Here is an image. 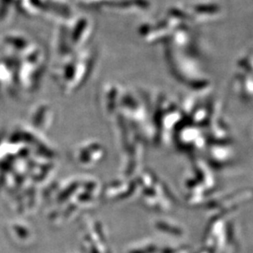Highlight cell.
Segmentation results:
<instances>
[]
</instances>
